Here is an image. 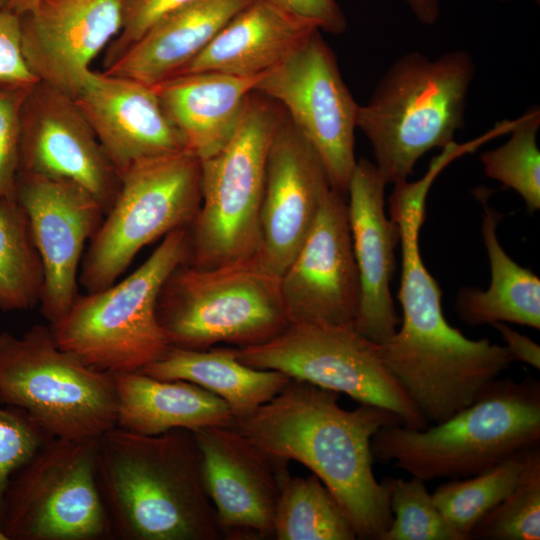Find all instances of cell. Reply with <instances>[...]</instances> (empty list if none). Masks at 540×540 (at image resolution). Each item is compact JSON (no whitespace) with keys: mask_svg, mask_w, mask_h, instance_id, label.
Listing matches in <instances>:
<instances>
[{"mask_svg":"<svg viewBox=\"0 0 540 540\" xmlns=\"http://www.w3.org/2000/svg\"><path fill=\"white\" fill-rule=\"evenodd\" d=\"M539 127V106H530L515 119L504 144L480 155L485 175L517 192L530 214L540 209Z\"/></svg>","mask_w":540,"mask_h":540,"instance_id":"4dcf8cb0","label":"cell"},{"mask_svg":"<svg viewBox=\"0 0 540 540\" xmlns=\"http://www.w3.org/2000/svg\"><path fill=\"white\" fill-rule=\"evenodd\" d=\"M263 74L187 73L152 87L182 136L186 150L201 161L219 152L229 142L246 100Z\"/></svg>","mask_w":540,"mask_h":540,"instance_id":"603a6c76","label":"cell"},{"mask_svg":"<svg viewBox=\"0 0 540 540\" xmlns=\"http://www.w3.org/2000/svg\"><path fill=\"white\" fill-rule=\"evenodd\" d=\"M392 522L381 540H464L436 507L425 481L389 477Z\"/></svg>","mask_w":540,"mask_h":540,"instance_id":"d6a6232c","label":"cell"},{"mask_svg":"<svg viewBox=\"0 0 540 540\" xmlns=\"http://www.w3.org/2000/svg\"><path fill=\"white\" fill-rule=\"evenodd\" d=\"M254 92L285 109L292 125L321 159L331 187L347 197L357 163L354 146L359 105L319 30L265 72Z\"/></svg>","mask_w":540,"mask_h":540,"instance_id":"4fadbf2b","label":"cell"},{"mask_svg":"<svg viewBox=\"0 0 540 540\" xmlns=\"http://www.w3.org/2000/svg\"><path fill=\"white\" fill-rule=\"evenodd\" d=\"M317 30L320 29L315 24L272 0H253L176 75L196 72L260 75L283 62Z\"/></svg>","mask_w":540,"mask_h":540,"instance_id":"7402d4cb","label":"cell"},{"mask_svg":"<svg viewBox=\"0 0 540 540\" xmlns=\"http://www.w3.org/2000/svg\"><path fill=\"white\" fill-rule=\"evenodd\" d=\"M276 540H354L338 501L314 474L285 477L274 517Z\"/></svg>","mask_w":540,"mask_h":540,"instance_id":"83f0119b","label":"cell"},{"mask_svg":"<svg viewBox=\"0 0 540 540\" xmlns=\"http://www.w3.org/2000/svg\"><path fill=\"white\" fill-rule=\"evenodd\" d=\"M339 396L291 378L279 394L233 426L267 454L311 470L336 498L357 538L381 540L393 515L389 477L378 482L373 472L371 440L382 427L402 421L373 405L345 410Z\"/></svg>","mask_w":540,"mask_h":540,"instance_id":"7a4b0ae2","label":"cell"},{"mask_svg":"<svg viewBox=\"0 0 540 540\" xmlns=\"http://www.w3.org/2000/svg\"><path fill=\"white\" fill-rule=\"evenodd\" d=\"M30 86L0 88V203L15 198L19 174V114Z\"/></svg>","mask_w":540,"mask_h":540,"instance_id":"e575fe53","label":"cell"},{"mask_svg":"<svg viewBox=\"0 0 540 540\" xmlns=\"http://www.w3.org/2000/svg\"><path fill=\"white\" fill-rule=\"evenodd\" d=\"M253 0H194L130 46L105 73L154 86L182 70Z\"/></svg>","mask_w":540,"mask_h":540,"instance_id":"cb8c5ba5","label":"cell"},{"mask_svg":"<svg viewBox=\"0 0 540 540\" xmlns=\"http://www.w3.org/2000/svg\"><path fill=\"white\" fill-rule=\"evenodd\" d=\"M189 245V226L178 228L127 277L79 294L48 324L57 345L110 374L140 371L160 359L171 345L157 320L158 297L171 272L187 262Z\"/></svg>","mask_w":540,"mask_h":540,"instance_id":"8992f818","label":"cell"},{"mask_svg":"<svg viewBox=\"0 0 540 540\" xmlns=\"http://www.w3.org/2000/svg\"><path fill=\"white\" fill-rule=\"evenodd\" d=\"M112 375L120 428L159 435L173 429L233 426L236 421L225 401L194 383L159 380L139 371Z\"/></svg>","mask_w":540,"mask_h":540,"instance_id":"d4e9b609","label":"cell"},{"mask_svg":"<svg viewBox=\"0 0 540 540\" xmlns=\"http://www.w3.org/2000/svg\"><path fill=\"white\" fill-rule=\"evenodd\" d=\"M0 540H8L4 532L0 529Z\"/></svg>","mask_w":540,"mask_h":540,"instance_id":"7bdbcfd3","label":"cell"},{"mask_svg":"<svg viewBox=\"0 0 540 540\" xmlns=\"http://www.w3.org/2000/svg\"><path fill=\"white\" fill-rule=\"evenodd\" d=\"M436 175L395 184L390 218L399 229L400 328L381 343L378 356L428 424L440 423L479 398L513 362L504 345L467 338L443 313L442 292L419 246L426 199Z\"/></svg>","mask_w":540,"mask_h":540,"instance_id":"6da1fadb","label":"cell"},{"mask_svg":"<svg viewBox=\"0 0 540 540\" xmlns=\"http://www.w3.org/2000/svg\"><path fill=\"white\" fill-rule=\"evenodd\" d=\"M38 79L29 69L21 48L20 17L0 10V88L31 86Z\"/></svg>","mask_w":540,"mask_h":540,"instance_id":"8d00e7d4","label":"cell"},{"mask_svg":"<svg viewBox=\"0 0 540 540\" xmlns=\"http://www.w3.org/2000/svg\"><path fill=\"white\" fill-rule=\"evenodd\" d=\"M202 474L223 539H273L274 517L288 461L257 447L234 426L193 431Z\"/></svg>","mask_w":540,"mask_h":540,"instance_id":"2e32d148","label":"cell"},{"mask_svg":"<svg viewBox=\"0 0 540 540\" xmlns=\"http://www.w3.org/2000/svg\"><path fill=\"white\" fill-rule=\"evenodd\" d=\"M293 15L315 24L320 30L341 34L346 17L336 0H272Z\"/></svg>","mask_w":540,"mask_h":540,"instance_id":"74e56055","label":"cell"},{"mask_svg":"<svg viewBox=\"0 0 540 540\" xmlns=\"http://www.w3.org/2000/svg\"><path fill=\"white\" fill-rule=\"evenodd\" d=\"M333 189L310 144L283 115L266 162L256 259L281 277L292 262Z\"/></svg>","mask_w":540,"mask_h":540,"instance_id":"ac0fdd59","label":"cell"},{"mask_svg":"<svg viewBox=\"0 0 540 540\" xmlns=\"http://www.w3.org/2000/svg\"><path fill=\"white\" fill-rule=\"evenodd\" d=\"M52 438L25 411L0 404V516L11 476Z\"/></svg>","mask_w":540,"mask_h":540,"instance_id":"836d02e7","label":"cell"},{"mask_svg":"<svg viewBox=\"0 0 540 540\" xmlns=\"http://www.w3.org/2000/svg\"><path fill=\"white\" fill-rule=\"evenodd\" d=\"M194 0H122V27L107 47V68L158 22Z\"/></svg>","mask_w":540,"mask_h":540,"instance_id":"d590c367","label":"cell"},{"mask_svg":"<svg viewBox=\"0 0 540 540\" xmlns=\"http://www.w3.org/2000/svg\"><path fill=\"white\" fill-rule=\"evenodd\" d=\"M98 446L99 437L52 438L13 473L0 516L8 540H111Z\"/></svg>","mask_w":540,"mask_h":540,"instance_id":"8fae6325","label":"cell"},{"mask_svg":"<svg viewBox=\"0 0 540 540\" xmlns=\"http://www.w3.org/2000/svg\"><path fill=\"white\" fill-rule=\"evenodd\" d=\"M491 325L501 335L513 361H520L537 370L540 369V346L535 341L514 330L507 323L495 322Z\"/></svg>","mask_w":540,"mask_h":540,"instance_id":"f35d334b","label":"cell"},{"mask_svg":"<svg viewBox=\"0 0 540 540\" xmlns=\"http://www.w3.org/2000/svg\"><path fill=\"white\" fill-rule=\"evenodd\" d=\"M537 445L540 383L526 377L498 379L471 405L424 429L382 427L371 452L374 461L427 482L476 475Z\"/></svg>","mask_w":540,"mask_h":540,"instance_id":"277c9868","label":"cell"},{"mask_svg":"<svg viewBox=\"0 0 540 540\" xmlns=\"http://www.w3.org/2000/svg\"><path fill=\"white\" fill-rule=\"evenodd\" d=\"M21 48L34 76L74 98L122 27V0H42L19 15Z\"/></svg>","mask_w":540,"mask_h":540,"instance_id":"d6986e66","label":"cell"},{"mask_svg":"<svg viewBox=\"0 0 540 540\" xmlns=\"http://www.w3.org/2000/svg\"><path fill=\"white\" fill-rule=\"evenodd\" d=\"M471 539H540V445L525 453L515 486L479 521Z\"/></svg>","mask_w":540,"mask_h":540,"instance_id":"1f68e13d","label":"cell"},{"mask_svg":"<svg viewBox=\"0 0 540 540\" xmlns=\"http://www.w3.org/2000/svg\"><path fill=\"white\" fill-rule=\"evenodd\" d=\"M475 71L464 50L435 59L408 52L388 68L370 100L359 105L357 128L370 141L374 164L387 184L408 180L424 154L455 142L465 125Z\"/></svg>","mask_w":540,"mask_h":540,"instance_id":"5b68a950","label":"cell"},{"mask_svg":"<svg viewBox=\"0 0 540 540\" xmlns=\"http://www.w3.org/2000/svg\"><path fill=\"white\" fill-rule=\"evenodd\" d=\"M43 266L28 219L16 197L0 203V309L26 311L40 303Z\"/></svg>","mask_w":540,"mask_h":540,"instance_id":"f1b7e54d","label":"cell"},{"mask_svg":"<svg viewBox=\"0 0 540 540\" xmlns=\"http://www.w3.org/2000/svg\"><path fill=\"white\" fill-rule=\"evenodd\" d=\"M528 450L484 472L451 479L434 491L432 498L436 507L464 540H471L479 521L513 489Z\"/></svg>","mask_w":540,"mask_h":540,"instance_id":"f546056e","label":"cell"},{"mask_svg":"<svg viewBox=\"0 0 540 540\" xmlns=\"http://www.w3.org/2000/svg\"><path fill=\"white\" fill-rule=\"evenodd\" d=\"M15 197L26 213L43 266L40 312L53 324L79 295L83 255L105 212L78 184L29 173L19 172Z\"/></svg>","mask_w":540,"mask_h":540,"instance_id":"9a60e30c","label":"cell"},{"mask_svg":"<svg viewBox=\"0 0 540 540\" xmlns=\"http://www.w3.org/2000/svg\"><path fill=\"white\" fill-rule=\"evenodd\" d=\"M156 315L169 344L191 350L263 344L290 324L280 277L256 257L211 268L180 264L162 286Z\"/></svg>","mask_w":540,"mask_h":540,"instance_id":"52a82bcc","label":"cell"},{"mask_svg":"<svg viewBox=\"0 0 540 540\" xmlns=\"http://www.w3.org/2000/svg\"><path fill=\"white\" fill-rule=\"evenodd\" d=\"M98 489L111 540H221L193 431L99 437Z\"/></svg>","mask_w":540,"mask_h":540,"instance_id":"3957f363","label":"cell"},{"mask_svg":"<svg viewBox=\"0 0 540 540\" xmlns=\"http://www.w3.org/2000/svg\"><path fill=\"white\" fill-rule=\"evenodd\" d=\"M242 363L277 370L292 379L344 393L359 404L396 414L406 427L421 430L428 422L382 364L376 343L353 324L290 323L259 345L234 347Z\"/></svg>","mask_w":540,"mask_h":540,"instance_id":"7c38bea8","label":"cell"},{"mask_svg":"<svg viewBox=\"0 0 540 540\" xmlns=\"http://www.w3.org/2000/svg\"><path fill=\"white\" fill-rule=\"evenodd\" d=\"M346 197L331 189L296 256L280 277L290 323L353 324L360 305Z\"/></svg>","mask_w":540,"mask_h":540,"instance_id":"e0dca14e","label":"cell"},{"mask_svg":"<svg viewBox=\"0 0 540 540\" xmlns=\"http://www.w3.org/2000/svg\"><path fill=\"white\" fill-rule=\"evenodd\" d=\"M73 99L118 175L138 161L186 150L152 86L91 70Z\"/></svg>","mask_w":540,"mask_h":540,"instance_id":"ffe728a7","label":"cell"},{"mask_svg":"<svg viewBox=\"0 0 540 540\" xmlns=\"http://www.w3.org/2000/svg\"><path fill=\"white\" fill-rule=\"evenodd\" d=\"M10 0H0V10L7 9Z\"/></svg>","mask_w":540,"mask_h":540,"instance_id":"b9f144b4","label":"cell"},{"mask_svg":"<svg viewBox=\"0 0 540 540\" xmlns=\"http://www.w3.org/2000/svg\"><path fill=\"white\" fill-rule=\"evenodd\" d=\"M0 404L25 411L54 438L100 437L116 426L113 375L59 347L49 325L0 332Z\"/></svg>","mask_w":540,"mask_h":540,"instance_id":"9c48e42d","label":"cell"},{"mask_svg":"<svg viewBox=\"0 0 540 540\" xmlns=\"http://www.w3.org/2000/svg\"><path fill=\"white\" fill-rule=\"evenodd\" d=\"M499 2H507V1H511V0H497ZM534 2H536L537 4L540 3V0H533Z\"/></svg>","mask_w":540,"mask_h":540,"instance_id":"ee69618b","label":"cell"},{"mask_svg":"<svg viewBox=\"0 0 540 540\" xmlns=\"http://www.w3.org/2000/svg\"><path fill=\"white\" fill-rule=\"evenodd\" d=\"M415 18L424 25H434L440 17L441 0H404Z\"/></svg>","mask_w":540,"mask_h":540,"instance_id":"ab89813d","label":"cell"},{"mask_svg":"<svg viewBox=\"0 0 540 540\" xmlns=\"http://www.w3.org/2000/svg\"><path fill=\"white\" fill-rule=\"evenodd\" d=\"M481 234L490 265L489 287H463L456 311L470 326L495 322L515 323L540 329V279L520 266L499 242L497 227L503 215L483 201Z\"/></svg>","mask_w":540,"mask_h":540,"instance_id":"4316f807","label":"cell"},{"mask_svg":"<svg viewBox=\"0 0 540 540\" xmlns=\"http://www.w3.org/2000/svg\"><path fill=\"white\" fill-rule=\"evenodd\" d=\"M282 117L273 101L252 92L229 142L200 161L187 263L211 268L256 256L267 155Z\"/></svg>","mask_w":540,"mask_h":540,"instance_id":"ba28073f","label":"cell"},{"mask_svg":"<svg viewBox=\"0 0 540 540\" xmlns=\"http://www.w3.org/2000/svg\"><path fill=\"white\" fill-rule=\"evenodd\" d=\"M139 372L159 380L199 385L225 401L236 420L270 401L291 380L283 372L242 363L234 347L216 346L205 350L170 346L160 359Z\"/></svg>","mask_w":540,"mask_h":540,"instance_id":"484cf974","label":"cell"},{"mask_svg":"<svg viewBox=\"0 0 540 540\" xmlns=\"http://www.w3.org/2000/svg\"><path fill=\"white\" fill-rule=\"evenodd\" d=\"M387 183L374 163L357 160L348 187V219L360 281L355 328L375 343L395 333L400 324L391 294L399 229L385 212Z\"/></svg>","mask_w":540,"mask_h":540,"instance_id":"44dd1931","label":"cell"},{"mask_svg":"<svg viewBox=\"0 0 540 540\" xmlns=\"http://www.w3.org/2000/svg\"><path fill=\"white\" fill-rule=\"evenodd\" d=\"M40 1L42 0H10L7 9L20 15L36 6Z\"/></svg>","mask_w":540,"mask_h":540,"instance_id":"60d3db41","label":"cell"},{"mask_svg":"<svg viewBox=\"0 0 540 540\" xmlns=\"http://www.w3.org/2000/svg\"><path fill=\"white\" fill-rule=\"evenodd\" d=\"M19 172L71 181L87 190L105 214L120 178L73 98L38 81L19 114Z\"/></svg>","mask_w":540,"mask_h":540,"instance_id":"5bb4252c","label":"cell"},{"mask_svg":"<svg viewBox=\"0 0 540 540\" xmlns=\"http://www.w3.org/2000/svg\"><path fill=\"white\" fill-rule=\"evenodd\" d=\"M119 178L117 196L83 255L78 283L86 293L119 280L140 250L190 226L200 207V160L187 150L138 161Z\"/></svg>","mask_w":540,"mask_h":540,"instance_id":"30bf717a","label":"cell"}]
</instances>
